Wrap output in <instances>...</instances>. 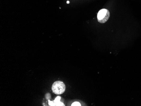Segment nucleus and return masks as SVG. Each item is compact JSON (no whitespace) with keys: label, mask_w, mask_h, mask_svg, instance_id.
<instances>
[{"label":"nucleus","mask_w":141,"mask_h":106,"mask_svg":"<svg viewBox=\"0 0 141 106\" xmlns=\"http://www.w3.org/2000/svg\"><path fill=\"white\" fill-rule=\"evenodd\" d=\"M52 89L53 92L55 94H62L65 91V85L63 82L57 81L53 84Z\"/></svg>","instance_id":"1"},{"label":"nucleus","mask_w":141,"mask_h":106,"mask_svg":"<svg viewBox=\"0 0 141 106\" xmlns=\"http://www.w3.org/2000/svg\"><path fill=\"white\" fill-rule=\"evenodd\" d=\"M110 17V12L106 9H102L98 12L97 19L101 23H104L108 20Z\"/></svg>","instance_id":"2"},{"label":"nucleus","mask_w":141,"mask_h":106,"mask_svg":"<svg viewBox=\"0 0 141 106\" xmlns=\"http://www.w3.org/2000/svg\"><path fill=\"white\" fill-rule=\"evenodd\" d=\"M60 97H58L54 101L49 100V104L50 106H65L63 103L60 102Z\"/></svg>","instance_id":"3"},{"label":"nucleus","mask_w":141,"mask_h":106,"mask_svg":"<svg viewBox=\"0 0 141 106\" xmlns=\"http://www.w3.org/2000/svg\"><path fill=\"white\" fill-rule=\"evenodd\" d=\"M72 106H81L80 103H79L78 102H75L74 103H73L72 104Z\"/></svg>","instance_id":"4"},{"label":"nucleus","mask_w":141,"mask_h":106,"mask_svg":"<svg viewBox=\"0 0 141 106\" xmlns=\"http://www.w3.org/2000/svg\"><path fill=\"white\" fill-rule=\"evenodd\" d=\"M69 1H67V3H68V4H69Z\"/></svg>","instance_id":"5"}]
</instances>
